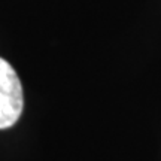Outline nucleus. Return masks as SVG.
Segmentation results:
<instances>
[{
    "label": "nucleus",
    "mask_w": 161,
    "mask_h": 161,
    "mask_svg": "<svg viewBox=\"0 0 161 161\" xmlns=\"http://www.w3.org/2000/svg\"><path fill=\"white\" fill-rule=\"evenodd\" d=\"M23 85L11 64L0 57V130L12 127L23 114Z\"/></svg>",
    "instance_id": "1"
}]
</instances>
